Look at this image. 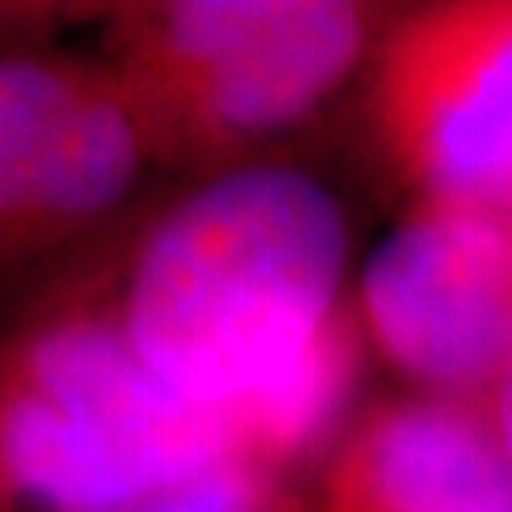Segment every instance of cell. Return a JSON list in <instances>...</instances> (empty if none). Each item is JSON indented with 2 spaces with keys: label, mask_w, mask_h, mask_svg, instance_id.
Masks as SVG:
<instances>
[{
  "label": "cell",
  "mask_w": 512,
  "mask_h": 512,
  "mask_svg": "<svg viewBox=\"0 0 512 512\" xmlns=\"http://www.w3.org/2000/svg\"><path fill=\"white\" fill-rule=\"evenodd\" d=\"M84 262L141 368L232 421L255 459L304 478L353 418V228L300 160L167 183Z\"/></svg>",
  "instance_id": "1"
},
{
  "label": "cell",
  "mask_w": 512,
  "mask_h": 512,
  "mask_svg": "<svg viewBox=\"0 0 512 512\" xmlns=\"http://www.w3.org/2000/svg\"><path fill=\"white\" fill-rule=\"evenodd\" d=\"M387 16L365 0H126L88 4L84 42L183 183L281 152L361 84Z\"/></svg>",
  "instance_id": "2"
},
{
  "label": "cell",
  "mask_w": 512,
  "mask_h": 512,
  "mask_svg": "<svg viewBox=\"0 0 512 512\" xmlns=\"http://www.w3.org/2000/svg\"><path fill=\"white\" fill-rule=\"evenodd\" d=\"M228 459L255 456L141 368L84 258L0 323V512H110Z\"/></svg>",
  "instance_id": "3"
},
{
  "label": "cell",
  "mask_w": 512,
  "mask_h": 512,
  "mask_svg": "<svg viewBox=\"0 0 512 512\" xmlns=\"http://www.w3.org/2000/svg\"><path fill=\"white\" fill-rule=\"evenodd\" d=\"M88 4H0V323L137 217L167 175L84 38Z\"/></svg>",
  "instance_id": "4"
},
{
  "label": "cell",
  "mask_w": 512,
  "mask_h": 512,
  "mask_svg": "<svg viewBox=\"0 0 512 512\" xmlns=\"http://www.w3.org/2000/svg\"><path fill=\"white\" fill-rule=\"evenodd\" d=\"M361 107L372 156L406 209L512 217V0L391 8Z\"/></svg>",
  "instance_id": "5"
},
{
  "label": "cell",
  "mask_w": 512,
  "mask_h": 512,
  "mask_svg": "<svg viewBox=\"0 0 512 512\" xmlns=\"http://www.w3.org/2000/svg\"><path fill=\"white\" fill-rule=\"evenodd\" d=\"M353 319L406 387L482 406L512 361V217L403 209L353 277Z\"/></svg>",
  "instance_id": "6"
},
{
  "label": "cell",
  "mask_w": 512,
  "mask_h": 512,
  "mask_svg": "<svg viewBox=\"0 0 512 512\" xmlns=\"http://www.w3.org/2000/svg\"><path fill=\"white\" fill-rule=\"evenodd\" d=\"M300 512H512V463L478 403L403 387L353 410Z\"/></svg>",
  "instance_id": "7"
},
{
  "label": "cell",
  "mask_w": 512,
  "mask_h": 512,
  "mask_svg": "<svg viewBox=\"0 0 512 512\" xmlns=\"http://www.w3.org/2000/svg\"><path fill=\"white\" fill-rule=\"evenodd\" d=\"M110 512H300V478L262 459H228Z\"/></svg>",
  "instance_id": "8"
},
{
  "label": "cell",
  "mask_w": 512,
  "mask_h": 512,
  "mask_svg": "<svg viewBox=\"0 0 512 512\" xmlns=\"http://www.w3.org/2000/svg\"><path fill=\"white\" fill-rule=\"evenodd\" d=\"M482 410H486V418H490L497 440H501V448H505V456H509V463H512V361H509V368L501 372V380H497L494 391L486 395Z\"/></svg>",
  "instance_id": "9"
}]
</instances>
